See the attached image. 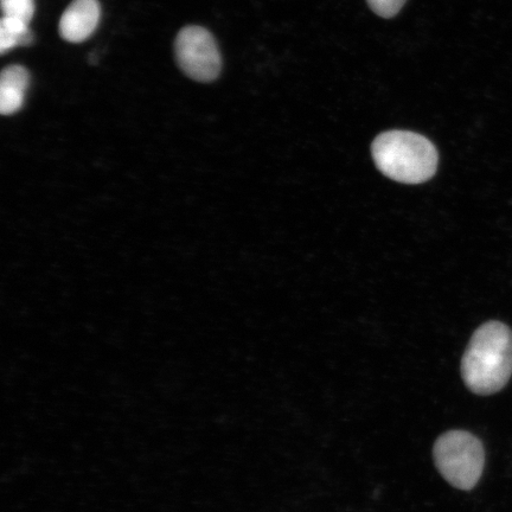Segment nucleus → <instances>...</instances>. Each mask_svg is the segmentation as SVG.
Listing matches in <instances>:
<instances>
[{
	"label": "nucleus",
	"mask_w": 512,
	"mask_h": 512,
	"mask_svg": "<svg viewBox=\"0 0 512 512\" xmlns=\"http://www.w3.org/2000/svg\"><path fill=\"white\" fill-rule=\"evenodd\" d=\"M100 16L98 0H74L61 17L60 35L70 43L86 41L98 27Z\"/></svg>",
	"instance_id": "obj_5"
},
{
	"label": "nucleus",
	"mask_w": 512,
	"mask_h": 512,
	"mask_svg": "<svg viewBox=\"0 0 512 512\" xmlns=\"http://www.w3.org/2000/svg\"><path fill=\"white\" fill-rule=\"evenodd\" d=\"M371 155L384 176L395 182L420 184L431 179L438 168V151L421 134L389 131L371 145Z\"/></svg>",
	"instance_id": "obj_2"
},
{
	"label": "nucleus",
	"mask_w": 512,
	"mask_h": 512,
	"mask_svg": "<svg viewBox=\"0 0 512 512\" xmlns=\"http://www.w3.org/2000/svg\"><path fill=\"white\" fill-rule=\"evenodd\" d=\"M28 70L22 66L6 67L0 76V112L11 115L21 110L29 86Z\"/></svg>",
	"instance_id": "obj_6"
},
{
	"label": "nucleus",
	"mask_w": 512,
	"mask_h": 512,
	"mask_svg": "<svg viewBox=\"0 0 512 512\" xmlns=\"http://www.w3.org/2000/svg\"><path fill=\"white\" fill-rule=\"evenodd\" d=\"M512 375V330L501 322L486 323L473 334L462 361L466 387L477 395L502 390Z\"/></svg>",
	"instance_id": "obj_1"
},
{
	"label": "nucleus",
	"mask_w": 512,
	"mask_h": 512,
	"mask_svg": "<svg viewBox=\"0 0 512 512\" xmlns=\"http://www.w3.org/2000/svg\"><path fill=\"white\" fill-rule=\"evenodd\" d=\"M179 68L190 79L214 81L221 72V54L213 35L201 27H187L179 31L175 43Z\"/></svg>",
	"instance_id": "obj_4"
},
{
	"label": "nucleus",
	"mask_w": 512,
	"mask_h": 512,
	"mask_svg": "<svg viewBox=\"0 0 512 512\" xmlns=\"http://www.w3.org/2000/svg\"><path fill=\"white\" fill-rule=\"evenodd\" d=\"M3 16L30 24L35 14L34 0H2Z\"/></svg>",
	"instance_id": "obj_7"
},
{
	"label": "nucleus",
	"mask_w": 512,
	"mask_h": 512,
	"mask_svg": "<svg viewBox=\"0 0 512 512\" xmlns=\"http://www.w3.org/2000/svg\"><path fill=\"white\" fill-rule=\"evenodd\" d=\"M435 466L448 483L469 491L477 485L484 470L485 452L482 441L465 431L447 432L435 441Z\"/></svg>",
	"instance_id": "obj_3"
},
{
	"label": "nucleus",
	"mask_w": 512,
	"mask_h": 512,
	"mask_svg": "<svg viewBox=\"0 0 512 512\" xmlns=\"http://www.w3.org/2000/svg\"><path fill=\"white\" fill-rule=\"evenodd\" d=\"M370 9L383 18H392L399 14L406 0H367Z\"/></svg>",
	"instance_id": "obj_8"
}]
</instances>
